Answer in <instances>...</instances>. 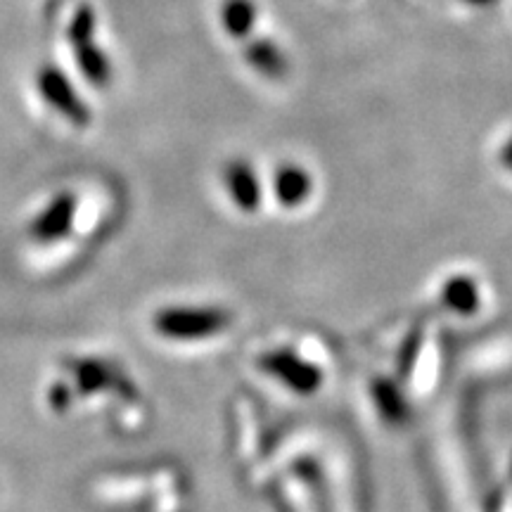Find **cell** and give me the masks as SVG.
<instances>
[{"label": "cell", "instance_id": "obj_1", "mask_svg": "<svg viewBox=\"0 0 512 512\" xmlns=\"http://www.w3.org/2000/svg\"><path fill=\"white\" fill-rule=\"evenodd\" d=\"M38 88H41L43 98L50 107H55L57 112H62V117H67L72 124L86 126L91 121V112L83 105V100L74 93L72 83L64 79V74L55 67H43L38 72Z\"/></svg>", "mask_w": 512, "mask_h": 512}, {"label": "cell", "instance_id": "obj_2", "mask_svg": "<svg viewBox=\"0 0 512 512\" xmlns=\"http://www.w3.org/2000/svg\"><path fill=\"white\" fill-rule=\"evenodd\" d=\"M223 325V316L216 311H197V309H169L157 316V330L166 337H204L216 332Z\"/></svg>", "mask_w": 512, "mask_h": 512}, {"label": "cell", "instance_id": "obj_3", "mask_svg": "<svg viewBox=\"0 0 512 512\" xmlns=\"http://www.w3.org/2000/svg\"><path fill=\"white\" fill-rule=\"evenodd\" d=\"M74 219V197L60 195L57 200L50 202V207L43 211L38 219L31 223V235L41 242L60 240L62 235L69 233Z\"/></svg>", "mask_w": 512, "mask_h": 512}, {"label": "cell", "instance_id": "obj_4", "mask_svg": "<svg viewBox=\"0 0 512 512\" xmlns=\"http://www.w3.org/2000/svg\"><path fill=\"white\" fill-rule=\"evenodd\" d=\"M76 62H79L83 76L95 83V86H105L110 81V62H107L105 53L98 46H93V43H83V46L76 48Z\"/></svg>", "mask_w": 512, "mask_h": 512}, {"label": "cell", "instance_id": "obj_5", "mask_svg": "<svg viewBox=\"0 0 512 512\" xmlns=\"http://www.w3.org/2000/svg\"><path fill=\"white\" fill-rule=\"evenodd\" d=\"M228 183H230V190H233L235 202L242 204V207L252 209L256 204V181H254V176L249 174L247 166H242V164L230 166Z\"/></svg>", "mask_w": 512, "mask_h": 512}, {"label": "cell", "instance_id": "obj_6", "mask_svg": "<svg viewBox=\"0 0 512 512\" xmlns=\"http://www.w3.org/2000/svg\"><path fill=\"white\" fill-rule=\"evenodd\" d=\"M254 22V10L249 5V0H228L226 8H223V24L230 34L242 36L245 31L252 29Z\"/></svg>", "mask_w": 512, "mask_h": 512}, {"label": "cell", "instance_id": "obj_7", "mask_svg": "<svg viewBox=\"0 0 512 512\" xmlns=\"http://www.w3.org/2000/svg\"><path fill=\"white\" fill-rule=\"evenodd\" d=\"M95 24H98V19H95L93 10L88 8V5L79 8V12L74 15L72 27H69V41L74 43V48L83 46V43H91V38L95 34Z\"/></svg>", "mask_w": 512, "mask_h": 512}, {"label": "cell", "instance_id": "obj_8", "mask_svg": "<svg viewBox=\"0 0 512 512\" xmlns=\"http://www.w3.org/2000/svg\"><path fill=\"white\" fill-rule=\"evenodd\" d=\"M79 382L86 392H93V389H102L105 384H110V373L98 363H86L79 368Z\"/></svg>", "mask_w": 512, "mask_h": 512}]
</instances>
